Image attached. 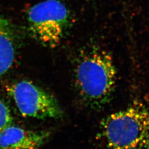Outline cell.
<instances>
[{
  "instance_id": "obj_2",
  "label": "cell",
  "mask_w": 149,
  "mask_h": 149,
  "mask_svg": "<svg viewBox=\"0 0 149 149\" xmlns=\"http://www.w3.org/2000/svg\"><path fill=\"white\" fill-rule=\"evenodd\" d=\"M100 130L107 149H149V111L129 107L105 118Z\"/></svg>"
},
{
  "instance_id": "obj_4",
  "label": "cell",
  "mask_w": 149,
  "mask_h": 149,
  "mask_svg": "<svg viewBox=\"0 0 149 149\" xmlns=\"http://www.w3.org/2000/svg\"><path fill=\"white\" fill-rule=\"evenodd\" d=\"M8 95L22 116L37 119H58L63 112L53 96L31 81L22 80L8 86Z\"/></svg>"
},
{
  "instance_id": "obj_1",
  "label": "cell",
  "mask_w": 149,
  "mask_h": 149,
  "mask_svg": "<svg viewBox=\"0 0 149 149\" xmlns=\"http://www.w3.org/2000/svg\"><path fill=\"white\" fill-rule=\"evenodd\" d=\"M74 85L82 102L94 110H101L112 100L117 72L111 55L93 46L81 51L73 68Z\"/></svg>"
},
{
  "instance_id": "obj_6",
  "label": "cell",
  "mask_w": 149,
  "mask_h": 149,
  "mask_svg": "<svg viewBox=\"0 0 149 149\" xmlns=\"http://www.w3.org/2000/svg\"><path fill=\"white\" fill-rule=\"evenodd\" d=\"M15 59L12 35L7 22L0 18V76L10 69Z\"/></svg>"
},
{
  "instance_id": "obj_5",
  "label": "cell",
  "mask_w": 149,
  "mask_h": 149,
  "mask_svg": "<svg viewBox=\"0 0 149 149\" xmlns=\"http://www.w3.org/2000/svg\"><path fill=\"white\" fill-rule=\"evenodd\" d=\"M51 134L45 130H33L13 123L0 130V149H39Z\"/></svg>"
},
{
  "instance_id": "obj_7",
  "label": "cell",
  "mask_w": 149,
  "mask_h": 149,
  "mask_svg": "<svg viewBox=\"0 0 149 149\" xmlns=\"http://www.w3.org/2000/svg\"><path fill=\"white\" fill-rule=\"evenodd\" d=\"M13 118L9 107L0 98V130L13 123Z\"/></svg>"
},
{
  "instance_id": "obj_3",
  "label": "cell",
  "mask_w": 149,
  "mask_h": 149,
  "mask_svg": "<svg viewBox=\"0 0 149 149\" xmlns=\"http://www.w3.org/2000/svg\"><path fill=\"white\" fill-rule=\"evenodd\" d=\"M28 19L38 40L51 48L59 45L72 22L69 9L59 0H47L33 6Z\"/></svg>"
}]
</instances>
